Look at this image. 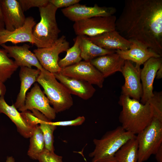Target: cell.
I'll return each mask as SVG.
<instances>
[{
    "label": "cell",
    "instance_id": "obj_1",
    "mask_svg": "<svg viewBox=\"0 0 162 162\" xmlns=\"http://www.w3.org/2000/svg\"><path fill=\"white\" fill-rule=\"evenodd\" d=\"M116 30L162 56V0H125Z\"/></svg>",
    "mask_w": 162,
    "mask_h": 162
},
{
    "label": "cell",
    "instance_id": "obj_2",
    "mask_svg": "<svg viewBox=\"0 0 162 162\" xmlns=\"http://www.w3.org/2000/svg\"><path fill=\"white\" fill-rule=\"evenodd\" d=\"M118 102L122 108L119 120L126 131L137 134L151 122L154 113L148 102L143 104L140 101L122 94Z\"/></svg>",
    "mask_w": 162,
    "mask_h": 162
},
{
    "label": "cell",
    "instance_id": "obj_3",
    "mask_svg": "<svg viewBox=\"0 0 162 162\" xmlns=\"http://www.w3.org/2000/svg\"><path fill=\"white\" fill-rule=\"evenodd\" d=\"M136 136L119 126L106 132L100 139H94V149L89 154L92 158V162H116V152L126 142Z\"/></svg>",
    "mask_w": 162,
    "mask_h": 162
},
{
    "label": "cell",
    "instance_id": "obj_4",
    "mask_svg": "<svg viewBox=\"0 0 162 162\" xmlns=\"http://www.w3.org/2000/svg\"><path fill=\"white\" fill-rule=\"evenodd\" d=\"M39 9L40 20L33 29L34 44L38 48L49 47L58 39L61 32L56 19L58 8L49 2Z\"/></svg>",
    "mask_w": 162,
    "mask_h": 162
},
{
    "label": "cell",
    "instance_id": "obj_5",
    "mask_svg": "<svg viewBox=\"0 0 162 162\" xmlns=\"http://www.w3.org/2000/svg\"><path fill=\"white\" fill-rule=\"evenodd\" d=\"M36 81L43 88L56 113L69 109L73 105L71 94L57 80L53 74L44 68L40 70Z\"/></svg>",
    "mask_w": 162,
    "mask_h": 162
},
{
    "label": "cell",
    "instance_id": "obj_6",
    "mask_svg": "<svg viewBox=\"0 0 162 162\" xmlns=\"http://www.w3.org/2000/svg\"><path fill=\"white\" fill-rule=\"evenodd\" d=\"M138 144L137 162H144L155 154L162 145V121L153 117L151 122L136 136Z\"/></svg>",
    "mask_w": 162,
    "mask_h": 162
},
{
    "label": "cell",
    "instance_id": "obj_7",
    "mask_svg": "<svg viewBox=\"0 0 162 162\" xmlns=\"http://www.w3.org/2000/svg\"><path fill=\"white\" fill-rule=\"evenodd\" d=\"M115 15L95 17L74 22L73 28L77 36L94 37L116 30Z\"/></svg>",
    "mask_w": 162,
    "mask_h": 162
},
{
    "label": "cell",
    "instance_id": "obj_8",
    "mask_svg": "<svg viewBox=\"0 0 162 162\" xmlns=\"http://www.w3.org/2000/svg\"><path fill=\"white\" fill-rule=\"evenodd\" d=\"M69 48V42L63 35L51 46L38 48L33 52L42 67L54 74L60 72L62 69L58 64L59 54L66 52Z\"/></svg>",
    "mask_w": 162,
    "mask_h": 162
},
{
    "label": "cell",
    "instance_id": "obj_9",
    "mask_svg": "<svg viewBox=\"0 0 162 162\" xmlns=\"http://www.w3.org/2000/svg\"><path fill=\"white\" fill-rule=\"evenodd\" d=\"M65 76L82 80L101 88L104 78L90 62L80 61L62 68L60 72Z\"/></svg>",
    "mask_w": 162,
    "mask_h": 162
},
{
    "label": "cell",
    "instance_id": "obj_10",
    "mask_svg": "<svg viewBox=\"0 0 162 162\" xmlns=\"http://www.w3.org/2000/svg\"><path fill=\"white\" fill-rule=\"evenodd\" d=\"M140 66L125 60L121 73L124 79L122 87V94L140 101L142 96V90L140 79Z\"/></svg>",
    "mask_w": 162,
    "mask_h": 162
},
{
    "label": "cell",
    "instance_id": "obj_11",
    "mask_svg": "<svg viewBox=\"0 0 162 162\" xmlns=\"http://www.w3.org/2000/svg\"><path fill=\"white\" fill-rule=\"evenodd\" d=\"M116 11L112 7H100L97 4L88 6L79 3L61 9L64 16L74 22L95 17L111 16L114 15Z\"/></svg>",
    "mask_w": 162,
    "mask_h": 162
},
{
    "label": "cell",
    "instance_id": "obj_12",
    "mask_svg": "<svg viewBox=\"0 0 162 162\" xmlns=\"http://www.w3.org/2000/svg\"><path fill=\"white\" fill-rule=\"evenodd\" d=\"M34 109L38 110L50 120L56 118V112L50 106L49 100L37 83L34 84L26 95L23 106L18 110L22 112Z\"/></svg>",
    "mask_w": 162,
    "mask_h": 162
},
{
    "label": "cell",
    "instance_id": "obj_13",
    "mask_svg": "<svg viewBox=\"0 0 162 162\" xmlns=\"http://www.w3.org/2000/svg\"><path fill=\"white\" fill-rule=\"evenodd\" d=\"M143 64L140 74L142 90L140 102L144 104L148 101L154 95L153 83L158 70L162 66L161 57L151 58Z\"/></svg>",
    "mask_w": 162,
    "mask_h": 162
},
{
    "label": "cell",
    "instance_id": "obj_14",
    "mask_svg": "<svg viewBox=\"0 0 162 162\" xmlns=\"http://www.w3.org/2000/svg\"><path fill=\"white\" fill-rule=\"evenodd\" d=\"M36 24L33 18L28 16L26 18L24 25L21 27L13 31L5 28L0 30V45L8 42L14 44L28 42L34 44L33 30Z\"/></svg>",
    "mask_w": 162,
    "mask_h": 162
},
{
    "label": "cell",
    "instance_id": "obj_15",
    "mask_svg": "<svg viewBox=\"0 0 162 162\" xmlns=\"http://www.w3.org/2000/svg\"><path fill=\"white\" fill-rule=\"evenodd\" d=\"M1 4L6 29L13 31L23 26L26 18L18 0H1Z\"/></svg>",
    "mask_w": 162,
    "mask_h": 162
},
{
    "label": "cell",
    "instance_id": "obj_16",
    "mask_svg": "<svg viewBox=\"0 0 162 162\" xmlns=\"http://www.w3.org/2000/svg\"><path fill=\"white\" fill-rule=\"evenodd\" d=\"M7 52L8 56L13 58L14 62L19 67L31 68L35 66L40 70L44 68L34 53L29 50L30 46L24 44L22 46H7L5 44L1 45Z\"/></svg>",
    "mask_w": 162,
    "mask_h": 162
},
{
    "label": "cell",
    "instance_id": "obj_17",
    "mask_svg": "<svg viewBox=\"0 0 162 162\" xmlns=\"http://www.w3.org/2000/svg\"><path fill=\"white\" fill-rule=\"evenodd\" d=\"M131 44L126 50H117L116 52L124 60H128L140 66L152 58L161 57L146 46L137 41L130 40Z\"/></svg>",
    "mask_w": 162,
    "mask_h": 162
},
{
    "label": "cell",
    "instance_id": "obj_18",
    "mask_svg": "<svg viewBox=\"0 0 162 162\" xmlns=\"http://www.w3.org/2000/svg\"><path fill=\"white\" fill-rule=\"evenodd\" d=\"M53 74L71 94L76 95L83 100L90 99L96 92L92 85L87 82L65 76L60 72Z\"/></svg>",
    "mask_w": 162,
    "mask_h": 162
},
{
    "label": "cell",
    "instance_id": "obj_19",
    "mask_svg": "<svg viewBox=\"0 0 162 162\" xmlns=\"http://www.w3.org/2000/svg\"><path fill=\"white\" fill-rule=\"evenodd\" d=\"M87 37L98 46L109 50H126L129 49L131 43L116 30L95 37Z\"/></svg>",
    "mask_w": 162,
    "mask_h": 162
},
{
    "label": "cell",
    "instance_id": "obj_20",
    "mask_svg": "<svg viewBox=\"0 0 162 162\" xmlns=\"http://www.w3.org/2000/svg\"><path fill=\"white\" fill-rule=\"evenodd\" d=\"M124 61L116 52L100 56L90 62L105 78L116 72H121Z\"/></svg>",
    "mask_w": 162,
    "mask_h": 162
},
{
    "label": "cell",
    "instance_id": "obj_21",
    "mask_svg": "<svg viewBox=\"0 0 162 162\" xmlns=\"http://www.w3.org/2000/svg\"><path fill=\"white\" fill-rule=\"evenodd\" d=\"M7 116L16 126L18 132L24 138L30 137L33 134L35 127L28 124L17 110L14 104H8L5 101L4 96H0V113Z\"/></svg>",
    "mask_w": 162,
    "mask_h": 162
},
{
    "label": "cell",
    "instance_id": "obj_22",
    "mask_svg": "<svg viewBox=\"0 0 162 162\" xmlns=\"http://www.w3.org/2000/svg\"><path fill=\"white\" fill-rule=\"evenodd\" d=\"M40 70L27 67H21L19 76L21 82L20 89L16 100L14 104L15 108L19 109L24 105L26 93L31 86L36 81Z\"/></svg>",
    "mask_w": 162,
    "mask_h": 162
},
{
    "label": "cell",
    "instance_id": "obj_23",
    "mask_svg": "<svg viewBox=\"0 0 162 162\" xmlns=\"http://www.w3.org/2000/svg\"><path fill=\"white\" fill-rule=\"evenodd\" d=\"M80 48L81 56L84 61L90 62L92 59L102 56L116 52L102 48L94 44L86 36H80Z\"/></svg>",
    "mask_w": 162,
    "mask_h": 162
},
{
    "label": "cell",
    "instance_id": "obj_24",
    "mask_svg": "<svg viewBox=\"0 0 162 162\" xmlns=\"http://www.w3.org/2000/svg\"><path fill=\"white\" fill-rule=\"evenodd\" d=\"M116 162H137L138 144L136 136L124 144L115 154Z\"/></svg>",
    "mask_w": 162,
    "mask_h": 162
},
{
    "label": "cell",
    "instance_id": "obj_25",
    "mask_svg": "<svg viewBox=\"0 0 162 162\" xmlns=\"http://www.w3.org/2000/svg\"><path fill=\"white\" fill-rule=\"evenodd\" d=\"M34 114L40 120L39 127L43 134L44 138L45 149L51 152L54 151L53 146V133L57 126L51 123V120L37 110H31Z\"/></svg>",
    "mask_w": 162,
    "mask_h": 162
},
{
    "label": "cell",
    "instance_id": "obj_26",
    "mask_svg": "<svg viewBox=\"0 0 162 162\" xmlns=\"http://www.w3.org/2000/svg\"><path fill=\"white\" fill-rule=\"evenodd\" d=\"M45 149L43 132L38 125L36 126L33 134L30 137V144L27 154L31 158L37 160L39 155Z\"/></svg>",
    "mask_w": 162,
    "mask_h": 162
},
{
    "label": "cell",
    "instance_id": "obj_27",
    "mask_svg": "<svg viewBox=\"0 0 162 162\" xmlns=\"http://www.w3.org/2000/svg\"><path fill=\"white\" fill-rule=\"evenodd\" d=\"M19 67L10 59L6 51L0 49V81L3 83L10 78Z\"/></svg>",
    "mask_w": 162,
    "mask_h": 162
},
{
    "label": "cell",
    "instance_id": "obj_28",
    "mask_svg": "<svg viewBox=\"0 0 162 162\" xmlns=\"http://www.w3.org/2000/svg\"><path fill=\"white\" fill-rule=\"evenodd\" d=\"M74 40L73 46L67 51L65 56L58 61V65L61 68L78 63L82 60L79 46L80 36H77Z\"/></svg>",
    "mask_w": 162,
    "mask_h": 162
},
{
    "label": "cell",
    "instance_id": "obj_29",
    "mask_svg": "<svg viewBox=\"0 0 162 162\" xmlns=\"http://www.w3.org/2000/svg\"><path fill=\"white\" fill-rule=\"evenodd\" d=\"M148 102L153 109L154 117L162 121V92H154L153 96Z\"/></svg>",
    "mask_w": 162,
    "mask_h": 162
},
{
    "label": "cell",
    "instance_id": "obj_30",
    "mask_svg": "<svg viewBox=\"0 0 162 162\" xmlns=\"http://www.w3.org/2000/svg\"><path fill=\"white\" fill-rule=\"evenodd\" d=\"M23 11H26L31 8L44 7L49 3L48 0H19Z\"/></svg>",
    "mask_w": 162,
    "mask_h": 162
},
{
    "label": "cell",
    "instance_id": "obj_31",
    "mask_svg": "<svg viewBox=\"0 0 162 162\" xmlns=\"http://www.w3.org/2000/svg\"><path fill=\"white\" fill-rule=\"evenodd\" d=\"M37 160L39 162H63L62 156L45 149L39 155Z\"/></svg>",
    "mask_w": 162,
    "mask_h": 162
},
{
    "label": "cell",
    "instance_id": "obj_32",
    "mask_svg": "<svg viewBox=\"0 0 162 162\" xmlns=\"http://www.w3.org/2000/svg\"><path fill=\"white\" fill-rule=\"evenodd\" d=\"M20 113L26 122L30 126L35 127L40 124V119L29 110L21 112Z\"/></svg>",
    "mask_w": 162,
    "mask_h": 162
},
{
    "label": "cell",
    "instance_id": "obj_33",
    "mask_svg": "<svg viewBox=\"0 0 162 162\" xmlns=\"http://www.w3.org/2000/svg\"><path fill=\"white\" fill-rule=\"evenodd\" d=\"M84 116H79L75 119L68 121L51 122V123L56 126H76L82 124L85 121Z\"/></svg>",
    "mask_w": 162,
    "mask_h": 162
},
{
    "label": "cell",
    "instance_id": "obj_34",
    "mask_svg": "<svg viewBox=\"0 0 162 162\" xmlns=\"http://www.w3.org/2000/svg\"><path fill=\"white\" fill-rule=\"evenodd\" d=\"M80 0H49V2L58 9L59 8H67L79 3Z\"/></svg>",
    "mask_w": 162,
    "mask_h": 162
},
{
    "label": "cell",
    "instance_id": "obj_35",
    "mask_svg": "<svg viewBox=\"0 0 162 162\" xmlns=\"http://www.w3.org/2000/svg\"><path fill=\"white\" fill-rule=\"evenodd\" d=\"M157 162H162V145L158 148L155 154Z\"/></svg>",
    "mask_w": 162,
    "mask_h": 162
},
{
    "label": "cell",
    "instance_id": "obj_36",
    "mask_svg": "<svg viewBox=\"0 0 162 162\" xmlns=\"http://www.w3.org/2000/svg\"><path fill=\"white\" fill-rule=\"evenodd\" d=\"M6 91V87L4 83L0 81V96H4Z\"/></svg>",
    "mask_w": 162,
    "mask_h": 162
},
{
    "label": "cell",
    "instance_id": "obj_37",
    "mask_svg": "<svg viewBox=\"0 0 162 162\" xmlns=\"http://www.w3.org/2000/svg\"><path fill=\"white\" fill-rule=\"evenodd\" d=\"M155 78L158 79H160L162 78V66L158 70Z\"/></svg>",
    "mask_w": 162,
    "mask_h": 162
},
{
    "label": "cell",
    "instance_id": "obj_38",
    "mask_svg": "<svg viewBox=\"0 0 162 162\" xmlns=\"http://www.w3.org/2000/svg\"><path fill=\"white\" fill-rule=\"evenodd\" d=\"M5 162H15V160L12 156H8Z\"/></svg>",
    "mask_w": 162,
    "mask_h": 162
},
{
    "label": "cell",
    "instance_id": "obj_39",
    "mask_svg": "<svg viewBox=\"0 0 162 162\" xmlns=\"http://www.w3.org/2000/svg\"><path fill=\"white\" fill-rule=\"evenodd\" d=\"M0 21L3 22V18L1 7V0H0Z\"/></svg>",
    "mask_w": 162,
    "mask_h": 162
},
{
    "label": "cell",
    "instance_id": "obj_40",
    "mask_svg": "<svg viewBox=\"0 0 162 162\" xmlns=\"http://www.w3.org/2000/svg\"><path fill=\"white\" fill-rule=\"evenodd\" d=\"M4 23L0 21V30L4 28Z\"/></svg>",
    "mask_w": 162,
    "mask_h": 162
}]
</instances>
